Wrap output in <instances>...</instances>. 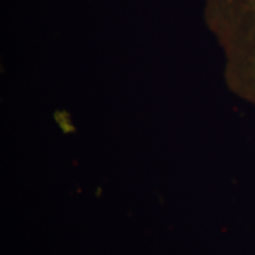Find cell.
<instances>
[{
    "instance_id": "6da1fadb",
    "label": "cell",
    "mask_w": 255,
    "mask_h": 255,
    "mask_svg": "<svg viewBox=\"0 0 255 255\" xmlns=\"http://www.w3.org/2000/svg\"><path fill=\"white\" fill-rule=\"evenodd\" d=\"M250 4H251V9L252 11L254 12V14H255V0H249Z\"/></svg>"
}]
</instances>
